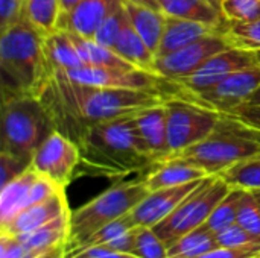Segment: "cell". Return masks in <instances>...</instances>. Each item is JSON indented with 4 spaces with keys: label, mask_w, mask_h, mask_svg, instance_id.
<instances>
[{
    "label": "cell",
    "mask_w": 260,
    "mask_h": 258,
    "mask_svg": "<svg viewBox=\"0 0 260 258\" xmlns=\"http://www.w3.org/2000/svg\"><path fill=\"white\" fill-rule=\"evenodd\" d=\"M168 97L169 94L160 91L79 84L69 79L59 70L53 71L40 96L55 122L56 131H61L75 141L91 125L134 114L143 108L161 103Z\"/></svg>",
    "instance_id": "cell-1"
},
{
    "label": "cell",
    "mask_w": 260,
    "mask_h": 258,
    "mask_svg": "<svg viewBox=\"0 0 260 258\" xmlns=\"http://www.w3.org/2000/svg\"><path fill=\"white\" fill-rule=\"evenodd\" d=\"M134 114L91 125L79 134L81 164L90 173L117 178L157 163L136 131Z\"/></svg>",
    "instance_id": "cell-2"
},
{
    "label": "cell",
    "mask_w": 260,
    "mask_h": 258,
    "mask_svg": "<svg viewBox=\"0 0 260 258\" xmlns=\"http://www.w3.org/2000/svg\"><path fill=\"white\" fill-rule=\"evenodd\" d=\"M53 70L47 61L44 35L24 17L0 32L2 100L40 97Z\"/></svg>",
    "instance_id": "cell-3"
},
{
    "label": "cell",
    "mask_w": 260,
    "mask_h": 258,
    "mask_svg": "<svg viewBox=\"0 0 260 258\" xmlns=\"http://www.w3.org/2000/svg\"><path fill=\"white\" fill-rule=\"evenodd\" d=\"M257 155H260L259 140L241 122L222 114L219 125L207 138L165 160H180L203 169L207 175H219L232 166Z\"/></svg>",
    "instance_id": "cell-4"
},
{
    "label": "cell",
    "mask_w": 260,
    "mask_h": 258,
    "mask_svg": "<svg viewBox=\"0 0 260 258\" xmlns=\"http://www.w3.org/2000/svg\"><path fill=\"white\" fill-rule=\"evenodd\" d=\"M53 131L55 122L40 97L2 100V152L32 164L37 149Z\"/></svg>",
    "instance_id": "cell-5"
},
{
    "label": "cell",
    "mask_w": 260,
    "mask_h": 258,
    "mask_svg": "<svg viewBox=\"0 0 260 258\" xmlns=\"http://www.w3.org/2000/svg\"><path fill=\"white\" fill-rule=\"evenodd\" d=\"M148 193L149 190L143 178L137 181L119 182L85 205L72 211V227L66 246V255L82 248L102 227L133 211Z\"/></svg>",
    "instance_id": "cell-6"
},
{
    "label": "cell",
    "mask_w": 260,
    "mask_h": 258,
    "mask_svg": "<svg viewBox=\"0 0 260 258\" xmlns=\"http://www.w3.org/2000/svg\"><path fill=\"white\" fill-rule=\"evenodd\" d=\"M230 190L232 187L219 175L204 178L203 182L152 230L169 248L187 233L206 225L215 207Z\"/></svg>",
    "instance_id": "cell-7"
},
{
    "label": "cell",
    "mask_w": 260,
    "mask_h": 258,
    "mask_svg": "<svg viewBox=\"0 0 260 258\" xmlns=\"http://www.w3.org/2000/svg\"><path fill=\"white\" fill-rule=\"evenodd\" d=\"M168 111V141L171 155L207 138L219 125L222 114L178 96L165 100Z\"/></svg>",
    "instance_id": "cell-8"
},
{
    "label": "cell",
    "mask_w": 260,
    "mask_h": 258,
    "mask_svg": "<svg viewBox=\"0 0 260 258\" xmlns=\"http://www.w3.org/2000/svg\"><path fill=\"white\" fill-rule=\"evenodd\" d=\"M69 79L105 88H122V90H145L160 91L172 96L177 90V84L161 78L160 75L142 70V68H117V67H93L82 65L70 70H59Z\"/></svg>",
    "instance_id": "cell-9"
},
{
    "label": "cell",
    "mask_w": 260,
    "mask_h": 258,
    "mask_svg": "<svg viewBox=\"0 0 260 258\" xmlns=\"http://www.w3.org/2000/svg\"><path fill=\"white\" fill-rule=\"evenodd\" d=\"M260 87V65L244 68L232 73L219 84L198 93H187L177 90L172 96L187 99L197 105H201L207 109L230 114L242 108L251 94Z\"/></svg>",
    "instance_id": "cell-10"
},
{
    "label": "cell",
    "mask_w": 260,
    "mask_h": 258,
    "mask_svg": "<svg viewBox=\"0 0 260 258\" xmlns=\"http://www.w3.org/2000/svg\"><path fill=\"white\" fill-rule=\"evenodd\" d=\"M79 164L81 149L78 143L61 131H53L37 149L30 167L66 189Z\"/></svg>",
    "instance_id": "cell-11"
},
{
    "label": "cell",
    "mask_w": 260,
    "mask_h": 258,
    "mask_svg": "<svg viewBox=\"0 0 260 258\" xmlns=\"http://www.w3.org/2000/svg\"><path fill=\"white\" fill-rule=\"evenodd\" d=\"M229 47L230 46L222 36V32L213 33L171 53L155 56L152 71L171 82H178L193 75L209 58Z\"/></svg>",
    "instance_id": "cell-12"
},
{
    "label": "cell",
    "mask_w": 260,
    "mask_h": 258,
    "mask_svg": "<svg viewBox=\"0 0 260 258\" xmlns=\"http://www.w3.org/2000/svg\"><path fill=\"white\" fill-rule=\"evenodd\" d=\"M254 65H259L254 52H245V50L229 47L209 58L193 75L174 84H177V90L180 91L198 93L219 84L222 79H225L235 71L250 68Z\"/></svg>",
    "instance_id": "cell-13"
},
{
    "label": "cell",
    "mask_w": 260,
    "mask_h": 258,
    "mask_svg": "<svg viewBox=\"0 0 260 258\" xmlns=\"http://www.w3.org/2000/svg\"><path fill=\"white\" fill-rule=\"evenodd\" d=\"M201 182L203 179L177 187L149 192L145 199L131 211L137 227L154 228L157 224L166 219Z\"/></svg>",
    "instance_id": "cell-14"
},
{
    "label": "cell",
    "mask_w": 260,
    "mask_h": 258,
    "mask_svg": "<svg viewBox=\"0 0 260 258\" xmlns=\"http://www.w3.org/2000/svg\"><path fill=\"white\" fill-rule=\"evenodd\" d=\"M126 0H82L61 14L59 27L82 38H93L102 21L125 6Z\"/></svg>",
    "instance_id": "cell-15"
},
{
    "label": "cell",
    "mask_w": 260,
    "mask_h": 258,
    "mask_svg": "<svg viewBox=\"0 0 260 258\" xmlns=\"http://www.w3.org/2000/svg\"><path fill=\"white\" fill-rule=\"evenodd\" d=\"M133 120L139 137L155 161L158 163L168 158L171 149L168 141V111L165 102L137 111Z\"/></svg>",
    "instance_id": "cell-16"
},
{
    "label": "cell",
    "mask_w": 260,
    "mask_h": 258,
    "mask_svg": "<svg viewBox=\"0 0 260 258\" xmlns=\"http://www.w3.org/2000/svg\"><path fill=\"white\" fill-rule=\"evenodd\" d=\"M67 211H70V207L66 193L62 190L43 202L24 208L17 216H14L8 224L0 225V234L20 236V234L30 233Z\"/></svg>",
    "instance_id": "cell-17"
},
{
    "label": "cell",
    "mask_w": 260,
    "mask_h": 258,
    "mask_svg": "<svg viewBox=\"0 0 260 258\" xmlns=\"http://www.w3.org/2000/svg\"><path fill=\"white\" fill-rule=\"evenodd\" d=\"M224 26H216V24H209V23H203V21H193V20L166 15L165 32H163V36H161V41H160L155 56H161V55L171 53L174 50H178L200 38H204V36H209L213 33H221Z\"/></svg>",
    "instance_id": "cell-18"
},
{
    "label": "cell",
    "mask_w": 260,
    "mask_h": 258,
    "mask_svg": "<svg viewBox=\"0 0 260 258\" xmlns=\"http://www.w3.org/2000/svg\"><path fill=\"white\" fill-rule=\"evenodd\" d=\"M207 176H212V175H207L203 169L192 166L189 163H184L180 160H163L154 164L148 170L143 181L148 190L154 192L160 189L189 184L193 181L204 179Z\"/></svg>",
    "instance_id": "cell-19"
},
{
    "label": "cell",
    "mask_w": 260,
    "mask_h": 258,
    "mask_svg": "<svg viewBox=\"0 0 260 258\" xmlns=\"http://www.w3.org/2000/svg\"><path fill=\"white\" fill-rule=\"evenodd\" d=\"M72 227V210L47 222L46 225L17 237L27 249L35 254H44L59 246H67Z\"/></svg>",
    "instance_id": "cell-20"
},
{
    "label": "cell",
    "mask_w": 260,
    "mask_h": 258,
    "mask_svg": "<svg viewBox=\"0 0 260 258\" xmlns=\"http://www.w3.org/2000/svg\"><path fill=\"white\" fill-rule=\"evenodd\" d=\"M219 2L221 0H158V5L166 15L224 26L227 20L222 17Z\"/></svg>",
    "instance_id": "cell-21"
},
{
    "label": "cell",
    "mask_w": 260,
    "mask_h": 258,
    "mask_svg": "<svg viewBox=\"0 0 260 258\" xmlns=\"http://www.w3.org/2000/svg\"><path fill=\"white\" fill-rule=\"evenodd\" d=\"M125 8L128 14V20L133 24V27L143 38L148 47L154 52V55H157V50H158V46L165 32L166 14H163L158 9L131 3V2H126Z\"/></svg>",
    "instance_id": "cell-22"
},
{
    "label": "cell",
    "mask_w": 260,
    "mask_h": 258,
    "mask_svg": "<svg viewBox=\"0 0 260 258\" xmlns=\"http://www.w3.org/2000/svg\"><path fill=\"white\" fill-rule=\"evenodd\" d=\"M38 172L29 167L23 175L8 182L0 190V225L8 224L14 216L29 207L30 189Z\"/></svg>",
    "instance_id": "cell-23"
},
{
    "label": "cell",
    "mask_w": 260,
    "mask_h": 258,
    "mask_svg": "<svg viewBox=\"0 0 260 258\" xmlns=\"http://www.w3.org/2000/svg\"><path fill=\"white\" fill-rule=\"evenodd\" d=\"M113 50L117 55H120L123 59H126L129 64H133L136 68L152 71L155 55L148 47V44L143 41V38L137 33V30L133 27L129 20L122 27V30L113 46Z\"/></svg>",
    "instance_id": "cell-24"
},
{
    "label": "cell",
    "mask_w": 260,
    "mask_h": 258,
    "mask_svg": "<svg viewBox=\"0 0 260 258\" xmlns=\"http://www.w3.org/2000/svg\"><path fill=\"white\" fill-rule=\"evenodd\" d=\"M44 49L47 61L53 71L70 70L84 65L75 46V41L67 30L58 29L50 35L44 36Z\"/></svg>",
    "instance_id": "cell-25"
},
{
    "label": "cell",
    "mask_w": 260,
    "mask_h": 258,
    "mask_svg": "<svg viewBox=\"0 0 260 258\" xmlns=\"http://www.w3.org/2000/svg\"><path fill=\"white\" fill-rule=\"evenodd\" d=\"M70 33V32H69ZM75 46L78 49V53L84 62V65H93V67H117V68H136L133 64H129L126 59H123L120 55H117L111 47H105L99 43H96L91 38H82L79 35L70 33Z\"/></svg>",
    "instance_id": "cell-26"
},
{
    "label": "cell",
    "mask_w": 260,
    "mask_h": 258,
    "mask_svg": "<svg viewBox=\"0 0 260 258\" xmlns=\"http://www.w3.org/2000/svg\"><path fill=\"white\" fill-rule=\"evenodd\" d=\"M61 14L59 0H23V17L44 36L58 30Z\"/></svg>",
    "instance_id": "cell-27"
},
{
    "label": "cell",
    "mask_w": 260,
    "mask_h": 258,
    "mask_svg": "<svg viewBox=\"0 0 260 258\" xmlns=\"http://www.w3.org/2000/svg\"><path fill=\"white\" fill-rule=\"evenodd\" d=\"M218 248L216 234L206 225L187 233L168 248V258H195Z\"/></svg>",
    "instance_id": "cell-28"
},
{
    "label": "cell",
    "mask_w": 260,
    "mask_h": 258,
    "mask_svg": "<svg viewBox=\"0 0 260 258\" xmlns=\"http://www.w3.org/2000/svg\"><path fill=\"white\" fill-rule=\"evenodd\" d=\"M222 36L230 47L256 53L260 50V18L251 21H227Z\"/></svg>",
    "instance_id": "cell-29"
},
{
    "label": "cell",
    "mask_w": 260,
    "mask_h": 258,
    "mask_svg": "<svg viewBox=\"0 0 260 258\" xmlns=\"http://www.w3.org/2000/svg\"><path fill=\"white\" fill-rule=\"evenodd\" d=\"M219 176L232 189L260 190V155L232 166L230 169L219 173Z\"/></svg>",
    "instance_id": "cell-30"
},
{
    "label": "cell",
    "mask_w": 260,
    "mask_h": 258,
    "mask_svg": "<svg viewBox=\"0 0 260 258\" xmlns=\"http://www.w3.org/2000/svg\"><path fill=\"white\" fill-rule=\"evenodd\" d=\"M244 190L241 189H232L229 192V195L215 207V210L212 211L210 217L206 222V227L218 234L221 231H224L225 228L232 227L233 224H236V217H238V208H239V201L242 198Z\"/></svg>",
    "instance_id": "cell-31"
},
{
    "label": "cell",
    "mask_w": 260,
    "mask_h": 258,
    "mask_svg": "<svg viewBox=\"0 0 260 258\" xmlns=\"http://www.w3.org/2000/svg\"><path fill=\"white\" fill-rule=\"evenodd\" d=\"M236 224L260 240V201L254 192L244 190L239 201Z\"/></svg>",
    "instance_id": "cell-32"
},
{
    "label": "cell",
    "mask_w": 260,
    "mask_h": 258,
    "mask_svg": "<svg viewBox=\"0 0 260 258\" xmlns=\"http://www.w3.org/2000/svg\"><path fill=\"white\" fill-rule=\"evenodd\" d=\"M134 255L139 258H168V246L152 228L137 227Z\"/></svg>",
    "instance_id": "cell-33"
},
{
    "label": "cell",
    "mask_w": 260,
    "mask_h": 258,
    "mask_svg": "<svg viewBox=\"0 0 260 258\" xmlns=\"http://www.w3.org/2000/svg\"><path fill=\"white\" fill-rule=\"evenodd\" d=\"M136 227H137V224H136V220H134L131 211H129L128 214H125V216H122V217H119V219L110 222L108 225L102 227V228H101L96 234H93V236L88 239V242H87L82 248H79V249L90 248V246H101V245H105V243H108V242H111V240H114V239L123 236L125 233H128L129 230H133V228H136ZM79 249H78V251H79ZM73 252H75V251H73ZM70 254H72V252H70ZM67 255H69V254H67Z\"/></svg>",
    "instance_id": "cell-34"
},
{
    "label": "cell",
    "mask_w": 260,
    "mask_h": 258,
    "mask_svg": "<svg viewBox=\"0 0 260 258\" xmlns=\"http://www.w3.org/2000/svg\"><path fill=\"white\" fill-rule=\"evenodd\" d=\"M219 8L227 21H251L260 18V0H221Z\"/></svg>",
    "instance_id": "cell-35"
},
{
    "label": "cell",
    "mask_w": 260,
    "mask_h": 258,
    "mask_svg": "<svg viewBox=\"0 0 260 258\" xmlns=\"http://www.w3.org/2000/svg\"><path fill=\"white\" fill-rule=\"evenodd\" d=\"M128 21V14H126V8L122 6L120 9H117L116 12H113L110 17H107L102 24L99 26V29L96 30L94 36L91 40H94L96 43L105 46V47H111L114 46L122 27L125 26V23Z\"/></svg>",
    "instance_id": "cell-36"
},
{
    "label": "cell",
    "mask_w": 260,
    "mask_h": 258,
    "mask_svg": "<svg viewBox=\"0 0 260 258\" xmlns=\"http://www.w3.org/2000/svg\"><path fill=\"white\" fill-rule=\"evenodd\" d=\"M216 243L221 248H245V246H253L260 245L259 239L251 236L248 231L241 228L238 224H233L232 227L225 228L224 231L216 234Z\"/></svg>",
    "instance_id": "cell-37"
},
{
    "label": "cell",
    "mask_w": 260,
    "mask_h": 258,
    "mask_svg": "<svg viewBox=\"0 0 260 258\" xmlns=\"http://www.w3.org/2000/svg\"><path fill=\"white\" fill-rule=\"evenodd\" d=\"M30 167L29 161L14 157L8 152H0V189L12 179L23 175Z\"/></svg>",
    "instance_id": "cell-38"
},
{
    "label": "cell",
    "mask_w": 260,
    "mask_h": 258,
    "mask_svg": "<svg viewBox=\"0 0 260 258\" xmlns=\"http://www.w3.org/2000/svg\"><path fill=\"white\" fill-rule=\"evenodd\" d=\"M41 255V254H40ZM38 254L27 249L17 237L0 234V258H37Z\"/></svg>",
    "instance_id": "cell-39"
},
{
    "label": "cell",
    "mask_w": 260,
    "mask_h": 258,
    "mask_svg": "<svg viewBox=\"0 0 260 258\" xmlns=\"http://www.w3.org/2000/svg\"><path fill=\"white\" fill-rule=\"evenodd\" d=\"M23 18V0H0V32Z\"/></svg>",
    "instance_id": "cell-40"
},
{
    "label": "cell",
    "mask_w": 260,
    "mask_h": 258,
    "mask_svg": "<svg viewBox=\"0 0 260 258\" xmlns=\"http://www.w3.org/2000/svg\"><path fill=\"white\" fill-rule=\"evenodd\" d=\"M195 258H260V245L245 248H213Z\"/></svg>",
    "instance_id": "cell-41"
},
{
    "label": "cell",
    "mask_w": 260,
    "mask_h": 258,
    "mask_svg": "<svg viewBox=\"0 0 260 258\" xmlns=\"http://www.w3.org/2000/svg\"><path fill=\"white\" fill-rule=\"evenodd\" d=\"M225 116H230L238 122H241L260 141V106H242Z\"/></svg>",
    "instance_id": "cell-42"
},
{
    "label": "cell",
    "mask_w": 260,
    "mask_h": 258,
    "mask_svg": "<svg viewBox=\"0 0 260 258\" xmlns=\"http://www.w3.org/2000/svg\"><path fill=\"white\" fill-rule=\"evenodd\" d=\"M64 258H139L131 254H123V252H117L113 249H108L105 246H90V248H84L79 251H75Z\"/></svg>",
    "instance_id": "cell-43"
},
{
    "label": "cell",
    "mask_w": 260,
    "mask_h": 258,
    "mask_svg": "<svg viewBox=\"0 0 260 258\" xmlns=\"http://www.w3.org/2000/svg\"><path fill=\"white\" fill-rule=\"evenodd\" d=\"M136 234H137V227L129 230L128 233H125L123 236L105 243V245H101V246H105L108 249H113V251H117V252H123V254H131L134 255V248H136Z\"/></svg>",
    "instance_id": "cell-44"
},
{
    "label": "cell",
    "mask_w": 260,
    "mask_h": 258,
    "mask_svg": "<svg viewBox=\"0 0 260 258\" xmlns=\"http://www.w3.org/2000/svg\"><path fill=\"white\" fill-rule=\"evenodd\" d=\"M66 257V246H59V248H55L52 251H47L41 255H38L37 258H64Z\"/></svg>",
    "instance_id": "cell-45"
},
{
    "label": "cell",
    "mask_w": 260,
    "mask_h": 258,
    "mask_svg": "<svg viewBox=\"0 0 260 258\" xmlns=\"http://www.w3.org/2000/svg\"><path fill=\"white\" fill-rule=\"evenodd\" d=\"M126 2H131V3H137V5H143V6H148V8H154V9H160V5H158V0H126Z\"/></svg>",
    "instance_id": "cell-46"
},
{
    "label": "cell",
    "mask_w": 260,
    "mask_h": 258,
    "mask_svg": "<svg viewBox=\"0 0 260 258\" xmlns=\"http://www.w3.org/2000/svg\"><path fill=\"white\" fill-rule=\"evenodd\" d=\"M244 106H260V87L251 94V97L248 99V102Z\"/></svg>",
    "instance_id": "cell-47"
},
{
    "label": "cell",
    "mask_w": 260,
    "mask_h": 258,
    "mask_svg": "<svg viewBox=\"0 0 260 258\" xmlns=\"http://www.w3.org/2000/svg\"><path fill=\"white\" fill-rule=\"evenodd\" d=\"M79 2H82V0H59V3H61V11H62V12H67V11H70L72 8H75Z\"/></svg>",
    "instance_id": "cell-48"
},
{
    "label": "cell",
    "mask_w": 260,
    "mask_h": 258,
    "mask_svg": "<svg viewBox=\"0 0 260 258\" xmlns=\"http://www.w3.org/2000/svg\"><path fill=\"white\" fill-rule=\"evenodd\" d=\"M251 192H254V195L257 196V199L260 201V190H251Z\"/></svg>",
    "instance_id": "cell-49"
},
{
    "label": "cell",
    "mask_w": 260,
    "mask_h": 258,
    "mask_svg": "<svg viewBox=\"0 0 260 258\" xmlns=\"http://www.w3.org/2000/svg\"><path fill=\"white\" fill-rule=\"evenodd\" d=\"M256 56H257V61H259V65H260V50L259 52H256Z\"/></svg>",
    "instance_id": "cell-50"
}]
</instances>
